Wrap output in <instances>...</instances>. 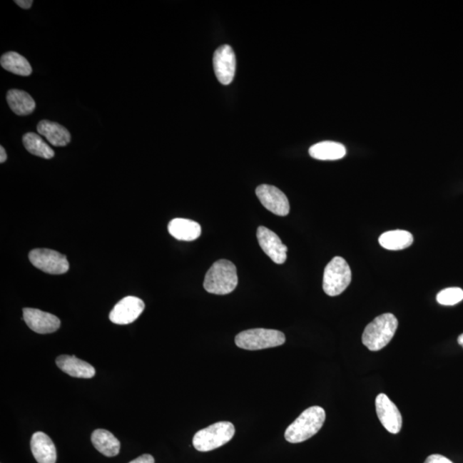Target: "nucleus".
Instances as JSON below:
<instances>
[{"label":"nucleus","mask_w":463,"mask_h":463,"mask_svg":"<svg viewBox=\"0 0 463 463\" xmlns=\"http://www.w3.org/2000/svg\"><path fill=\"white\" fill-rule=\"evenodd\" d=\"M325 411L320 406L305 409L285 432V439L292 444L302 443L320 432L325 422Z\"/></svg>","instance_id":"f257e3e1"},{"label":"nucleus","mask_w":463,"mask_h":463,"mask_svg":"<svg viewBox=\"0 0 463 463\" xmlns=\"http://www.w3.org/2000/svg\"><path fill=\"white\" fill-rule=\"evenodd\" d=\"M238 283L236 266L226 259H220L208 270L203 288L210 294L225 295L235 290Z\"/></svg>","instance_id":"f03ea898"},{"label":"nucleus","mask_w":463,"mask_h":463,"mask_svg":"<svg viewBox=\"0 0 463 463\" xmlns=\"http://www.w3.org/2000/svg\"><path fill=\"white\" fill-rule=\"evenodd\" d=\"M397 327L398 320L393 314H382L365 327L362 335V342L369 350H383L392 341Z\"/></svg>","instance_id":"7ed1b4c3"},{"label":"nucleus","mask_w":463,"mask_h":463,"mask_svg":"<svg viewBox=\"0 0 463 463\" xmlns=\"http://www.w3.org/2000/svg\"><path fill=\"white\" fill-rule=\"evenodd\" d=\"M235 433V428L231 422H218L198 432L193 437V444L198 452H211L228 444Z\"/></svg>","instance_id":"20e7f679"},{"label":"nucleus","mask_w":463,"mask_h":463,"mask_svg":"<svg viewBox=\"0 0 463 463\" xmlns=\"http://www.w3.org/2000/svg\"><path fill=\"white\" fill-rule=\"evenodd\" d=\"M285 342V335L275 330H248L242 331L235 337V344L238 347L250 351L279 347L283 345Z\"/></svg>","instance_id":"39448f33"},{"label":"nucleus","mask_w":463,"mask_h":463,"mask_svg":"<svg viewBox=\"0 0 463 463\" xmlns=\"http://www.w3.org/2000/svg\"><path fill=\"white\" fill-rule=\"evenodd\" d=\"M351 280V269L345 259L335 257L325 267L322 288L327 295L337 296L347 290Z\"/></svg>","instance_id":"423d86ee"},{"label":"nucleus","mask_w":463,"mask_h":463,"mask_svg":"<svg viewBox=\"0 0 463 463\" xmlns=\"http://www.w3.org/2000/svg\"><path fill=\"white\" fill-rule=\"evenodd\" d=\"M32 265L45 273L62 275L69 270V262L63 255L50 249H35L29 255Z\"/></svg>","instance_id":"0eeeda50"},{"label":"nucleus","mask_w":463,"mask_h":463,"mask_svg":"<svg viewBox=\"0 0 463 463\" xmlns=\"http://www.w3.org/2000/svg\"><path fill=\"white\" fill-rule=\"evenodd\" d=\"M256 194L262 205L272 213L279 216H286L290 213V205L286 195L275 186L259 185Z\"/></svg>","instance_id":"6e6552de"},{"label":"nucleus","mask_w":463,"mask_h":463,"mask_svg":"<svg viewBox=\"0 0 463 463\" xmlns=\"http://www.w3.org/2000/svg\"><path fill=\"white\" fill-rule=\"evenodd\" d=\"M146 305L141 299L127 296L116 304L109 314V320L113 324L126 325L137 320L143 312Z\"/></svg>","instance_id":"1a4fd4ad"},{"label":"nucleus","mask_w":463,"mask_h":463,"mask_svg":"<svg viewBox=\"0 0 463 463\" xmlns=\"http://www.w3.org/2000/svg\"><path fill=\"white\" fill-rule=\"evenodd\" d=\"M213 65L219 82L223 85L230 84L236 71V57L230 46L223 45L215 51Z\"/></svg>","instance_id":"9d476101"},{"label":"nucleus","mask_w":463,"mask_h":463,"mask_svg":"<svg viewBox=\"0 0 463 463\" xmlns=\"http://www.w3.org/2000/svg\"><path fill=\"white\" fill-rule=\"evenodd\" d=\"M377 414L383 427L392 434L400 432L402 417L397 407L385 394H380L376 398Z\"/></svg>","instance_id":"9b49d317"},{"label":"nucleus","mask_w":463,"mask_h":463,"mask_svg":"<svg viewBox=\"0 0 463 463\" xmlns=\"http://www.w3.org/2000/svg\"><path fill=\"white\" fill-rule=\"evenodd\" d=\"M257 238L263 253L276 265L286 262L288 248L275 233L261 226L258 228Z\"/></svg>","instance_id":"f8f14e48"},{"label":"nucleus","mask_w":463,"mask_h":463,"mask_svg":"<svg viewBox=\"0 0 463 463\" xmlns=\"http://www.w3.org/2000/svg\"><path fill=\"white\" fill-rule=\"evenodd\" d=\"M23 312L29 328L38 334L54 333L61 327V320L53 314L34 308H24Z\"/></svg>","instance_id":"ddd939ff"},{"label":"nucleus","mask_w":463,"mask_h":463,"mask_svg":"<svg viewBox=\"0 0 463 463\" xmlns=\"http://www.w3.org/2000/svg\"><path fill=\"white\" fill-rule=\"evenodd\" d=\"M34 457L38 463H55L57 460L56 448L52 439L44 432L34 433L31 442Z\"/></svg>","instance_id":"4468645a"},{"label":"nucleus","mask_w":463,"mask_h":463,"mask_svg":"<svg viewBox=\"0 0 463 463\" xmlns=\"http://www.w3.org/2000/svg\"><path fill=\"white\" fill-rule=\"evenodd\" d=\"M58 368L66 375L79 379H91L96 375V370L91 364L76 356L61 355L56 360Z\"/></svg>","instance_id":"2eb2a0df"},{"label":"nucleus","mask_w":463,"mask_h":463,"mask_svg":"<svg viewBox=\"0 0 463 463\" xmlns=\"http://www.w3.org/2000/svg\"><path fill=\"white\" fill-rule=\"evenodd\" d=\"M37 131L55 147H65L71 142L69 131L58 123L41 121L37 126Z\"/></svg>","instance_id":"dca6fc26"},{"label":"nucleus","mask_w":463,"mask_h":463,"mask_svg":"<svg viewBox=\"0 0 463 463\" xmlns=\"http://www.w3.org/2000/svg\"><path fill=\"white\" fill-rule=\"evenodd\" d=\"M168 232L178 240L193 241L201 235L202 228L200 225L194 220L176 218L169 223Z\"/></svg>","instance_id":"f3484780"},{"label":"nucleus","mask_w":463,"mask_h":463,"mask_svg":"<svg viewBox=\"0 0 463 463\" xmlns=\"http://www.w3.org/2000/svg\"><path fill=\"white\" fill-rule=\"evenodd\" d=\"M91 441L95 448L106 457H113L120 453L121 442L113 433L104 429H98L93 432Z\"/></svg>","instance_id":"a211bd4d"},{"label":"nucleus","mask_w":463,"mask_h":463,"mask_svg":"<svg viewBox=\"0 0 463 463\" xmlns=\"http://www.w3.org/2000/svg\"><path fill=\"white\" fill-rule=\"evenodd\" d=\"M346 148L342 143L325 141L314 144L309 148V154L314 159L320 161H335L346 156Z\"/></svg>","instance_id":"6ab92c4d"},{"label":"nucleus","mask_w":463,"mask_h":463,"mask_svg":"<svg viewBox=\"0 0 463 463\" xmlns=\"http://www.w3.org/2000/svg\"><path fill=\"white\" fill-rule=\"evenodd\" d=\"M7 103L16 116H29L36 109L35 101L27 92L19 89H11L7 93Z\"/></svg>","instance_id":"aec40b11"},{"label":"nucleus","mask_w":463,"mask_h":463,"mask_svg":"<svg viewBox=\"0 0 463 463\" xmlns=\"http://www.w3.org/2000/svg\"><path fill=\"white\" fill-rule=\"evenodd\" d=\"M382 248L390 250H400L409 248L413 244L414 237L405 230H393L384 233L380 237Z\"/></svg>","instance_id":"412c9836"},{"label":"nucleus","mask_w":463,"mask_h":463,"mask_svg":"<svg viewBox=\"0 0 463 463\" xmlns=\"http://www.w3.org/2000/svg\"><path fill=\"white\" fill-rule=\"evenodd\" d=\"M0 63L4 69L16 75L28 76L32 73L31 63L22 55L16 52L3 54Z\"/></svg>","instance_id":"4be33fe9"},{"label":"nucleus","mask_w":463,"mask_h":463,"mask_svg":"<svg viewBox=\"0 0 463 463\" xmlns=\"http://www.w3.org/2000/svg\"><path fill=\"white\" fill-rule=\"evenodd\" d=\"M23 143L25 148L31 154L44 159H52L54 151L39 134L29 133L24 136Z\"/></svg>","instance_id":"5701e85b"},{"label":"nucleus","mask_w":463,"mask_h":463,"mask_svg":"<svg viewBox=\"0 0 463 463\" xmlns=\"http://www.w3.org/2000/svg\"><path fill=\"white\" fill-rule=\"evenodd\" d=\"M463 300V290L460 288H449L437 295V301L442 305H454Z\"/></svg>","instance_id":"b1692460"},{"label":"nucleus","mask_w":463,"mask_h":463,"mask_svg":"<svg viewBox=\"0 0 463 463\" xmlns=\"http://www.w3.org/2000/svg\"><path fill=\"white\" fill-rule=\"evenodd\" d=\"M424 463H453L452 461L449 460L448 458H446L441 454H432V456L428 457L427 460Z\"/></svg>","instance_id":"393cba45"},{"label":"nucleus","mask_w":463,"mask_h":463,"mask_svg":"<svg viewBox=\"0 0 463 463\" xmlns=\"http://www.w3.org/2000/svg\"><path fill=\"white\" fill-rule=\"evenodd\" d=\"M129 463H155V459L151 454H146Z\"/></svg>","instance_id":"a878e982"},{"label":"nucleus","mask_w":463,"mask_h":463,"mask_svg":"<svg viewBox=\"0 0 463 463\" xmlns=\"http://www.w3.org/2000/svg\"><path fill=\"white\" fill-rule=\"evenodd\" d=\"M15 3L23 9L28 10L32 6V0H16Z\"/></svg>","instance_id":"bb28decb"},{"label":"nucleus","mask_w":463,"mask_h":463,"mask_svg":"<svg viewBox=\"0 0 463 463\" xmlns=\"http://www.w3.org/2000/svg\"><path fill=\"white\" fill-rule=\"evenodd\" d=\"M7 159V155L6 152L5 151V148H4L2 146L0 147V163H4Z\"/></svg>","instance_id":"cd10ccee"},{"label":"nucleus","mask_w":463,"mask_h":463,"mask_svg":"<svg viewBox=\"0 0 463 463\" xmlns=\"http://www.w3.org/2000/svg\"><path fill=\"white\" fill-rule=\"evenodd\" d=\"M457 341L458 343L460 344V345L463 347V334L459 335Z\"/></svg>","instance_id":"c85d7f7f"}]
</instances>
